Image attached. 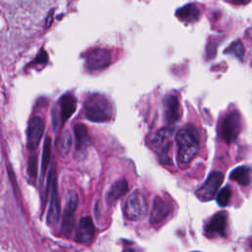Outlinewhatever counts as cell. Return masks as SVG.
<instances>
[{
	"mask_svg": "<svg viewBox=\"0 0 252 252\" xmlns=\"http://www.w3.org/2000/svg\"><path fill=\"white\" fill-rule=\"evenodd\" d=\"M228 52H231L232 54H234L235 56H237L238 58H242L243 56V46L242 43L240 41H235L234 43H232L229 48L227 49Z\"/></svg>",
	"mask_w": 252,
	"mask_h": 252,
	"instance_id": "cell-24",
	"label": "cell"
},
{
	"mask_svg": "<svg viewBox=\"0 0 252 252\" xmlns=\"http://www.w3.org/2000/svg\"><path fill=\"white\" fill-rule=\"evenodd\" d=\"M177 158L182 163L190 162L199 150L198 133L191 125L181 128L176 134Z\"/></svg>",
	"mask_w": 252,
	"mask_h": 252,
	"instance_id": "cell-2",
	"label": "cell"
},
{
	"mask_svg": "<svg viewBox=\"0 0 252 252\" xmlns=\"http://www.w3.org/2000/svg\"><path fill=\"white\" fill-rule=\"evenodd\" d=\"M78 207V195L74 190H69L66 194V203L62 220V230L69 233L74 226L75 212Z\"/></svg>",
	"mask_w": 252,
	"mask_h": 252,
	"instance_id": "cell-6",
	"label": "cell"
},
{
	"mask_svg": "<svg viewBox=\"0 0 252 252\" xmlns=\"http://www.w3.org/2000/svg\"><path fill=\"white\" fill-rule=\"evenodd\" d=\"M74 135L76 140V150L77 151L86 150L91 143V138H90L87 127L82 123L75 124Z\"/></svg>",
	"mask_w": 252,
	"mask_h": 252,
	"instance_id": "cell-17",
	"label": "cell"
},
{
	"mask_svg": "<svg viewBox=\"0 0 252 252\" xmlns=\"http://www.w3.org/2000/svg\"><path fill=\"white\" fill-rule=\"evenodd\" d=\"M111 53L105 48H94L87 55V67L89 70L97 71L110 65Z\"/></svg>",
	"mask_w": 252,
	"mask_h": 252,
	"instance_id": "cell-7",
	"label": "cell"
},
{
	"mask_svg": "<svg viewBox=\"0 0 252 252\" xmlns=\"http://www.w3.org/2000/svg\"><path fill=\"white\" fill-rule=\"evenodd\" d=\"M230 196H231V190L229 189V187L226 186V187L222 188V189L219 192V194H218V196H217V202H218V204H219L220 206H221V207L226 206V205L228 204V202H229Z\"/></svg>",
	"mask_w": 252,
	"mask_h": 252,
	"instance_id": "cell-22",
	"label": "cell"
},
{
	"mask_svg": "<svg viewBox=\"0 0 252 252\" xmlns=\"http://www.w3.org/2000/svg\"><path fill=\"white\" fill-rule=\"evenodd\" d=\"M28 173L29 176L32 179H34L36 177V173H37V158H36V155L32 154L30 156L29 158V162H28Z\"/></svg>",
	"mask_w": 252,
	"mask_h": 252,
	"instance_id": "cell-23",
	"label": "cell"
},
{
	"mask_svg": "<svg viewBox=\"0 0 252 252\" xmlns=\"http://www.w3.org/2000/svg\"><path fill=\"white\" fill-rule=\"evenodd\" d=\"M44 132V121L39 116H34L29 123L27 131V145L29 150L34 151L39 145Z\"/></svg>",
	"mask_w": 252,
	"mask_h": 252,
	"instance_id": "cell-8",
	"label": "cell"
},
{
	"mask_svg": "<svg viewBox=\"0 0 252 252\" xmlns=\"http://www.w3.org/2000/svg\"><path fill=\"white\" fill-rule=\"evenodd\" d=\"M165 117L169 123L176 122L180 117V104L175 94H168L164 97Z\"/></svg>",
	"mask_w": 252,
	"mask_h": 252,
	"instance_id": "cell-14",
	"label": "cell"
},
{
	"mask_svg": "<svg viewBox=\"0 0 252 252\" xmlns=\"http://www.w3.org/2000/svg\"><path fill=\"white\" fill-rule=\"evenodd\" d=\"M170 213V206L160 197L157 196L153 202L151 212V222L153 224H159L162 222Z\"/></svg>",
	"mask_w": 252,
	"mask_h": 252,
	"instance_id": "cell-13",
	"label": "cell"
},
{
	"mask_svg": "<svg viewBox=\"0 0 252 252\" xmlns=\"http://www.w3.org/2000/svg\"><path fill=\"white\" fill-rule=\"evenodd\" d=\"M124 213L126 218L131 220H139L147 215L148 203L140 191H134L127 197L124 205Z\"/></svg>",
	"mask_w": 252,
	"mask_h": 252,
	"instance_id": "cell-3",
	"label": "cell"
},
{
	"mask_svg": "<svg viewBox=\"0 0 252 252\" xmlns=\"http://www.w3.org/2000/svg\"><path fill=\"white\" fill-rule=\"evenodd\" d=\"M48 57L47 54L45 53L44 50H41V52L38 54V56L35 58V60L33 61L34 64H38V63H45L47 61Z\"/></svg>",
	"mask_w": 252,
	"mask_h": 252,
	"instance_id": "cell-25",
	"label": "cell"
},
{
	"mask_svg": "<svg viewBox=\"0 0 252 252\" xmlns=\"http://www.w3.org/2000/svg\"><path fill=\"white\" fill-rule=\"evenodd\" d=\"M230 178L240 185H248L252 180V170L248 166H239L230 173Z\"/></svg>",
	"mask_w": 252,
	"mask_h": 252,
	"instance_id": "cell-19",
	"label": "cell"
},
{
	"mask_svg": "<svg viewBox=\"0 0 252 252\" xmlns=\"http://www.w3.org/2000/svg\"><path fill=\"white\" fill-rule=\"evenodd\" d=\"M193 252H198V251H193Z\"/></svg>",
	"mask_w": 252,
	"mask_h": 252,
	"instance_id": "cell-27",
	"label": "cell"
},
{
	"mask_svg": "<svg viewBox=\"0 0 252 252\" xmlns=\"http://www.w3.org/2000/svg\"><path fill=\"white\" fill-rule=\"evenodd\" d=\"M241 119L240 114L236 110L230 111L223 118L220 125V134L226 143L233 142L240 132Z\"/></svg>",
	"mask_w": 252,
	"mask_h": 252,
	"instance_id": "cell-4",
	"label": "cell"
},
{
	"mask_svg": "<svg viewBox=\"0 0 252 252\" xmlns=\"http://www.w3.org/2000/svg\"><path fill=\"white\" fill-rule=\"evenodd\" d=\"M123 252H135V250H133L132 248H129V247H126L124 250H123Z\"/></svg>",
	"mask_w": 252,
	"mask_h": 252,
	"instance_id": "cell-26",
	"label": "cell"
},
{
	"mask_svg": "<svg viewBox=\"0 0 252 252\" xmlns=\"http://www.w3.org/2000/svg\"><path fill=\"white\" fill-rule=\"evenodd\" d=\"M95 228L90 217H84L80 220L79 225L76 230L75 240L81 244H90L94 237Z\"/></svg>",
	"mask_w": 252,
	"mask_h": 252,
	"instance_id": "cell-12",
	"label": "cell"
},
{
	"mask_svg": "<svg viewBox=\"0 0 252 252\" xmlns=\"http://www.w3.org/2000/svg\"><path fill=\"white\" fill-rule=\"evenodd\" d=\"M61 121L64 123L75 112L77 107V100L71 94H63L59 99Z\"/></svg>",
	"mask_w": 252,
	"mask_h": 252,
	"instance_id": "cell-15",
	"label": "cell"
},
{
	"mask_svg": "<svg viewBox=\"0 0 252 252\" xmlns=\"http://www.w3.org/2000/svg\"><path fill=\"white\" fill-rule=\"evenodd\" d=\"M84 112L86 117L93 122H106L113 115V106L104 94H93L84 102Z\"/></svg>",
	"mask_w": 252,
	"mask_h": 252,
	"instance_id": "cell-1",
	"label": "cell"
},
{
	"mask_svg": "<svg viewBox=\"0 0 252 252\" xmlns=\"http://www.w3.org/2000/svg\"><path fill=\"white\" fill-rule=\"evenodd\" d=\"M176 17L185 23H194L200 17V10L199 8L193 4H187L176 11Z\"/></svg>",
	"mask_w": 252,
	"mask_h": 252,
	"instance_id": "cell-16",
	"label": "cell"
},
{
	"mask_svg": "<svg viewBox=\"0 0 252 252\" xmlns=\"http://www.w3.org/2000/svg\"><path fill=\"white\" fill-rule=\"evenodd\" d=\"M72 146V136L68 130H65L57 142V151L61 157H66Z\"/></svg>",
	"mask_w": 252,
	"mask_h": 252,
	"instance_id": "cell-20",
	"label": "cell"
},
{
	"mask_svg": "<svg viewBox=\"0 0 252 252\" xmlns=\"http://www.w3.org/2000/svg\"><path fill=\"white\" fill-rule=\"evenodd\" d=\"M226 214L225 212H219L214 215L205 226V233L209 237L224 236L226 231Z\"/></svg>",
	"mask_w": 252,
	"mask_h": 252,
	"instance_id": "cell-11",
	"label": "cell"
},
{
	"mask_svg": "<svg viewBox=\"0 0 252 252\" xmlns=\"http://www.w3.org/2000/svg\"><path fill=\"white\" fill-rule=\"evenodd\" d=\"M173 135V129L164 127L159 129L152 139V146L158 152L160 158H167L168 149L170 147V139Z\"/></svg>",
	"mask_w": 252,
	"mask_h": 252,
	"instance_id": "cell-9",
	"label": "cell"
},
{
	"mask_svg": "<svg viewBox=\"0 0 252 252\" xmlns=\"http://www.w3.org/2000/svg\"><path fill=\"white\" fill-rule=\"evenodd\" d=\"M53 175L54 173L52 169L49 174V178L51 180L50 181L51 193H50V202H49V207H48V212L46 217V220L50 225L55 224L58 221L59 215H60V202H59L58 192L56 188V179L53 177Z\"/></svg>",
	"mask_w": 252,
	"mask_h": 252,
	"instance_id": "cell-10",
	"label": "cell"
},
{
	"mask_svg": "<svg viewBox=\"0 0 252 252\" xmlns=\"http://www.w3.org/2000/svg\"><path fill=\"white\" fill-rule=\"evenodd\" d=\"M128 191V182L126 179H120L112 184L106 194V201L108 204L113 203L122 197Z\"/></svg>",
	"mask_w": 252,
	"mask_h": 252,
	"instance_id": "cell-18",
	"label": "cell"
},
{
	"mask_svg": "<svg viewBox=\"0 0 252 252\" xmlns=\"http://www.w3.org/2000/svg\"><path fill=\"white\" fill-rule=\"evenodd\" d=\"M50 150H51V141L49 137L45 138L43 151H42V158H41V174L44 175L46 168L48 166L49 158H50Z\"/></svg>",
	"mask_w": 252,
	"mask_h": 252,
	"instance_id": "cell-21",
	"label": "cell"
},
{
	"mask_svg": "<svg viewBox=\"0 0 252 252\" xmlns=\"http://www.w3.org/2000/svg\"><path fill=\"white\" fill-rule=\"evenodd\" d=\"M223 180V174L220 171H214L212 172L208 178L206 179L205 183L196 191V196L204 202L212 200L219 187L222 183Z\"/></svg>",
	"mask_w": 252,
	"mask_h": 252,
	"instance_id": "cell-5",
	"label": "cell"
}]
</instances>
